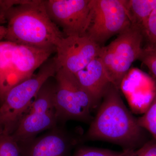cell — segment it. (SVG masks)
I'll return each mask as SVG.
<instances>
[{
    "label": "cell",
    "mask_w": 156,
    "mask_h": 156,
    "mask_svg": "<svg viewBox=\"0 0 156 156\" xmlns=\"http://www.w3.org/2000/svg\"><path fill=\"white\" fill-rule=\"evenodd\" d=\"M5 39L16 44L56 51L64 35L47 13L44 1L22 0L9 9Z\"/></svg>",
    "instance_id": "2"
},
{
    "label": "cell",
    "mask_w": 156,
    "mask_h": 156,
    "mask_svg": "<svg viewBox=\"0 0 156 156\" xmlns=\"http://www.w3.org/2000/svg\"><path fill=\"white\" fill-rule=\"evenodd\" d=\"M20 0H5L0 1V25L7 22L6 15L8 11L13 6L17 5Z\"/></svg>",
    "instance_id": "20"
},
{
    "label": "cell",
    "mask_w": 156,
    "mask_h": 156,
    "mask_svg": "<svg viewBox=\"0 0 156 156\" xmlns=\"http://www.w3.org/2000/svg\"><path fill=\"white\" fill-rule=\"evenodd\" d=\"M135 151L118 152L106 149L84 147L78 149L73 156H132Z\"/></svg>",
    "instance_id": "16"
},
{
    "label": "cell",
    "mask_w": 156,
    "mask_h": 156,
    "mask_svg": "<svg viewBox=\"0 0 156 156\" xmlns=\"http://www.w3.org/2000/svg\"><path fill=\"white\" fill-rule=\"evenodd\" d=\"M50 79L42 86L27 112L11 134L19 144L35 138L42 131L57 127L58 121L54 103L56 84Z\"/></svg>",
    "instance_id": "6"
},
{
    "label": "cell",
    "mask_w": 156,
    "mask_h": 156,
    "mask_svg": "<svg viewBox=\"0 0 156 156\" xmlns=\"http://www.w3.org/2000/svg\"><path fill=\"white\" fill-rule=\"evenodd\" d=\"M144 35L147 42V47H156V8L148 20L144 30Z\"/></svg>",
    "instance_id": "17"
},
{
    "label": "cell",
    "mask_w": 156,
    "mask_h": 156,
    "mask_svg": "<svg viewBox=\"0 0 156 156\" xmlns=\"http://www.w3.org/2000/svg\"><path fill=\"white\" fill-rule=\"evenodd\" d=\"M132 156H156V141L153 140L146 143L134 151Z\"/></svg>",
    "instance_id": "19"
},
{
    "label": "cell",
    "mask_w": 156,
    "mask_h": 156,
    "mask_svg": "<svg viewBox=\"0 0 156 156\" xmlns=\"http://www.w3.org/2000/svg\"><path fill=\"white\" fill-rule=\"evenodd\" d=\"M54 77V103L58 122L75 120L91 122L93 119L92 112L97 107L75 75L59 68Z\"/></svg>",
    "instance_id": "5"
},
{
    "label": "cell",
    "mask_w": 156,
    "mask_h": 156,
    "mask_svg": "<svg viewBox=\"0 0 156 156\" xmlns=\"http://www.w3.org/2000/svg\"><path fill=\"white\" fill-rule=\"evenodd\" d=\"M58 69L55 57L49 58L36 74L9 90L0 105V131L12 134L42 86L55 76Z\"/></svg>",
    "instance_id": "3"
},
{
    "label": "cell",
    "mask_w": 156,
    "mask_h": 156,
    "mask_svg": "<svg viewBox=\"0 0 156 156\" xmlns=\"http://www.w3.org/2000/svg\"><path fill=\"white\" fill-rule=\"evenodd\" d=\"M138 125L149 131L156 141V91L149 106L142 116L137 119Z\"/></svg>",
    "instance_id": "14"
},
{
    "label": "cell",
    "mask_w": 156,
    "mask_h": 156,
    "mask_svg": "<svg viewBox=\"0 0 156 156\" xmlns=\"http://www.w3.org/2000/svg\"><path fill=\"white\" fill-rule=\"evenodd\" d=\"M138 60L145 65L156 78V47L144 48Z\"/></svg>",
    "instance_id": "18"
},
{
    "label": "cell",
    "mask_w": 156,
    "mask_h": 156,
    "mask_svg": "<svg viewBox=\"0 0 156 156\" xmlns=\"http://www.w3.org/2000/svg\"><path fill=\"white\" fill-rule=\"evenodd\" d=\"M117 89L111 84L90 122L86 138L119 145L123 150H136L142 144L144 129L124 104Z\"/></svg>",
    "instance_id": "1"
},
{
    "label": "cell",
    "mask_w": 156,
    "mask_h": 156,
    "mask_svg": "<svg viewBox=\"0 0 156 156\" xmlns=\"http://www.w3.org/2000/svg\"><path fill=\"white\" fill-rule=\"evenodd\" d=\"M79 83L92 98L98 107L112 84L102 60L98 57L75 74Z\"/></svg>",
    "instance_id": "11"
},
{
    "label": "cell",
    "mask_w": 156,
    "mask_h": 156,
    "mask_svg": "<svg viewBox=\"0 0 156 156\" xmlns=\"http://www.w3.org/2000/svg\"><path fill=\"white\" fill-rule=\"evenodd\" d=\"M92 18L87 35L101 46L131 26L126 0H91Z\"/></svg>",
    "instance_id": "7"
},
{
    "label": "cell",
    "mask_w": 156,
    "mask_h": 156,
    "mask_svg": "<svg viewBox=\"0 0 156 156\" xmlns=\"http://www.w3.org/2000/svg\"><path fill=\"white\" fill-rule=\"evenodd\" d=\"M143 31L131 24L114 41L101 47L98 57L102 60L112 84L119 89L133 62L138 60L143 49Z\"/></svg>",
    "instance_id": "4"
},
{
    "label": "cell",
    "mask_w": 156,
    "mask_h": 156,
    "mask_svg": "<svg viewBox=\"0 0 156 156\" xmlns=\"http://www.w3.org/2000/svg\"><path fill=\"white\" fill-rule=\"evenodd\" d=\"M14 45L8 41L0 42V105L10 90L11 58Z\"/></svg>",
    "instance_id": "12"
},
{
    "label": "cell",
    "mask_w": 156,
    "mask_h": 156,
    "mask_svg": "<svg viewBox=\"0 0 156 156\" xmlns=\"http://www.w3.org/2000/svg\"><path fill=\"white\" fill-rule=\"evenodd\" d=\"M126 7L131 24L144 30L152 12L156 8V0H126Z\"/></svg>",
    "instance_id": "13"
},
{
    "label": "cell",
    "mask_w": 156,
    "mask_h": 156,
    "mask_svg": "<svg viewBox=\"0 0 156 156\" xmlns=\"http://www.w3.org/2000/svg\"><path fill=\"white\" fill-rule=\"evenodd\" d=\"M48 134L19 144L23 156H68L75 144L64 131L56 128Z\"/></svg>",
    "instance_id": "10"
},
{
    "label": "cell",
    "mask_w": 156,
    "mask_h": 156,
    "mask_svg": "<svg viewBox=\"0 0 156 156\" xmlns=\"http://www.w3.org/2000/svg\"><path fill=\"white\" fill-rule=\"evenodd\" d=\"M0 156H23L19 144L12 134L0 131Z\"/></svg>",
    "instance_id": "15"
},
{
    "label": "cell",
    "mask_w": 156,
    "mask_h": 156,
    "mask_svg": "<svg viewBox=\"0 0 156 156\" xmlns=\"http://www.w3.org/2000/svg\"><path fill=\"white\" fill-rule=\"evenodd\" d=\"M101 47L87 35L64 37L56 47L58 69H64L75 74L98 56Z\"/></svg>",
    "instance_id": "9"
},
{
    "label": "cell",
    "mask_w": 156,
    "mask_h": 156,
    "mask_svg": "<svg viewBox=\"0 0 156 156\" xmlns=\"http://www.w3.org/2000/svg\"><path fill=\"white\" fill-rule=\"evenodd\" d=\"M6 32H7V28L5 27L0 25V42L2 41V40L5 38Z\"/></svg>",
    "instance_id": "21"
},
{
    "label": "cell",
    "mask_w": 156,
    "mask_h": 156,
    "mask_svg": "<svg viewBox=\"0 0 156 156\" xmlns=\"http://www.w3.org/2000/svg\"><path fill=\"white\" fill-rule=\"evenodd\" d=\"M50 19L65 37L87 35L92 18L91 0H45Z\"/></svg>",
    "instance_id": "8"
}]
</instances>
